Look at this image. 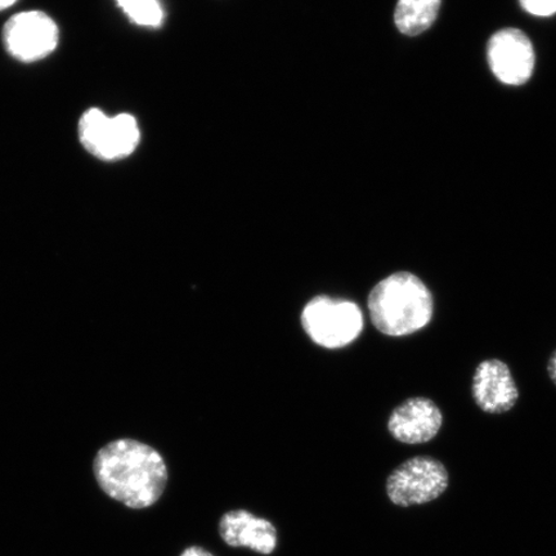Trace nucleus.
<instances>
[{
    "label": "nucleus",
    "instance_id": "obj_14",
    "mask_svg": "<svg viewBox=\"0 0 556 556\" xmlns=\"http://www.w3.org/2000/svg\"><path fill=\"white\" fill-rule=\"evenodd\" d=\"M180 556H214L211 552L200 546H191L180 554Z\"/></svg>",
    "mask_w": 556,
    "mask_h": 556
},
{
    "label": "nucleus",
    "instance_id": "obj_9",
    "mask_svg": "<svg viewBox=\"0 0 556 556\" xmlns=\"http://www.w3.org/2000/svg\"><path fill=\"white\" fill-rule=\"evenodd\" d=\"M443 426L441 408L432 400L415 397L402 402L388 420L394 440L406 444L433 441Z\"/></svg>",
    "mask_w": 556,
    "mask_h": 556
},
{
    "label": "nucleus",
    "instance_id": "obj_8",
    "mask_svg": "<svg viewBox=\"0 0 556 556\" xmlns=\"http://www.w3.org/2000/svg\"><path fill=\"white\" fill-rule=\"evenodd\" d=\"M472 399L486 414H505L516 406L519 391L510 367L502 359H485L472 378Z\"/></svg>",
    "mask_w": 556,
    "mask_h": 556
},
{
    "label": "nucleus",
    "instance_id": "obj_15",
    "mask_svg": "<svg viewBox=\"0 0 556 556\" xmlns=\"http://www.w3.org/2000/svg\"><path fill=\"white\" fill-rule=\"evenodd\" d=\"M547 372L548 377H551L552 381L556 386V351H554L551 358H548Z\"/></svg>",
    "mask_w": 556,
    "mask_h": 556
},
{
    "label": "nucleus",
    "instance_id": "obj_6",
    "mask_svg": "<svg viewBox=\"0 0 556 556\" xmlns=\"http://www.w3.org/2000/svg\"><path fill=\"white\" fill-rule=\"evenodd\" d=\"M59 27L43 12L18 13L10 18L3 29L7 52L21 62L43 60L58 48Z\"/></svg>",
    "mask_w": 556,
    "mask_h": 556
},
{
    "label": "nucleus",
    "instance_id": "obj_5",
    "mask_svg": "<svg viewBox=\"0 0 556 556\" xmlns=\"http://www.w3.org/2000/svg\"><path fill=\"white\" fill-rule=\"evenodd\" d=\"M79 138L89 154L116 162L134 154L141 134L136 117L129 114L110 117L99 109H90L79 122Z\"/></svg>",
    "mask_w": 556,
    "mask_h": 556
},
{
    "label": "nucleus",
    "instance_id": "obj_2",
    "mask_svg": "<svg viewBox=\"0 0 556 556\" xmlns=\"http://www.w3.org/2000/svg\"><path fill=\"white\" fill-rule=\"evenodd\" d=\"M367 307L378 331L400 338L427 328L433 318L434 301L421 278L401 270L375 285Z\"/></svg>",
    "mask_w": 556,
    "mask_h": 556
},
{
    "label": "nucleus",
    "instance_id": "obj_13",
    "mask_svg": "<svg viewBox=\"0 0 556 556\" xmlns=\"http://www.w3.org/2000/svg\"><path fill=\"white\" fill-rule=\"evenodd\" d=\"M520 4L534 16L546 17L556 13V0H520Z\"/></svg>",
    "mask_w": 556,
    "mask_h": 556
},
{
    "label": "nucleus",
    "instance_id": "obj_10",
    "mask_svg": "<svg viewBox=\"0 0 556 556\" xmlns=\"http://www.w3.org/2000/svg\"><path fill=\"white\" fill-rule=\"evenodd\" d=\"M222 540L231 547H248L255 553L270 555L277 547V530L269 520L248 510H232L219 520Z\"/></svg>",
    "mask_w": 556,
    "mask_h": 556
},
{
    "label": "nucleus",
    "instance_id": "obj_16",
    "mask_svg": "<svg viewBox=\"0 0 556 556\" xmlns=\"http://www.w3.org/2000/svg\"><path fill=\"white\" fill-rule=\"evenodd\" d=\"M17 0H0V11H4L10 9L13 4H15Z\"/></svg>",
    "mask_w": 556,
    "mask_h": 556
},
{
    "label": "nucleus",
    "instance_id": "obj_11",
    "mask_svg": "<svg viewBox=\"0 0 556 556\" xmlns=\"http://www.w3.org/2000/svg\"><path fill=\"white\" fill-rule=\"evenodd\" d=\"M442 0H399L395 25L402 34L416 37L434 24Z\"/></svg>",
    "mask_w": 556,
    "mask_h": 556
},
{
    "label": "nucleus",
    "instance_id": "obj_4",
    "mask_svg": "<svg viewBox=\"0 0 556 556\" xmlns=\"http://www.w3.org/2000/svg\"><path fill=\"white\" fill-rule=\"evenodd\" d=\"M448 470L432 456L402 463L387 479V495L394 505L408 507L432 503L447 491Z\"/></svg>",
    "mask_w": 556,
    "mask_h": 556
},
{
    "label": "nucleus",
    "instance_id": "obj_12",
    "mask_svg": "<svg viewBox=\"0 0 556 556\" xmlns=\"http://www.w3.org/2000/svg\"><path fill=\"white\" fill-rule=\"evenodd\" d=\"M131 23L146 27L162 26L164 10L159 0H116Z\"/></svg>",
    "mask_w": 556,
    "mask_h": 556
},
{
    "label": "nucleus",
    "instance_id": "obj_7",
    "mask_svg": "<svg viewBox=\"0 0 556 556\" xmlns=\"http://www.w3.org/2000/svg\"><path fill=\"white\" fill-rule=\"evenodd\" d=\"M489 62L500 81L521 86L530 80L534 68L531 40L517 29H504L489 41Z\"/></svg>",
    "mask_w": 556,
    "mask_h": 556
},
{
    "label": "nucleus",
    "instance_id": "obj_1",
    "mask_svg": "<svg viewBox=\"0 0 556 556\" xmlns=\"http://www.w3.org/2000/svg\"><path fill=\"white\" fill-rule=\"evenodd\" d=\"M93 472L101 490L130 509L155 505L168 483V467L154 447L121 438L97 452Z\"/></svg>",
    "mask_w": 556,
    "mask_h": 556
},
{
    "label": "nucleus",
    "instance_id": "obj_3",
    "mask_svg": "<svg viewBox=\"0 0 556 556\" xmlns=\"http://www.w3.org/2000/svg\"><path fill=\"white\" fill-rule=\"evenodd\" d=\"M302 328L312 342L326 350L350 345L364 330V313L346 299L317 295L304 305Z\"/></svg>",
    "mask_w": 556,
    "mask_h": 556
}]
</instances>
